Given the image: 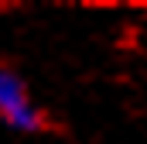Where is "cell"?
Returning <instances> with one entry per match:
<instances>
[{"label": "cell", "instance_id": "6da1fadb", "mask_svg": "<svg viewBox=\"0 0 147 144\" xmlns=\"http://www.w3.org/2000/svg\"><path fill=\"white\" fill-rule=\"evenodd\" d=\"M0 120L17 130H45V117L34 107L28 86L10 69H0Z\"/></svg>", "mask_w": 147, "mask_h": 144}]
</instances>
